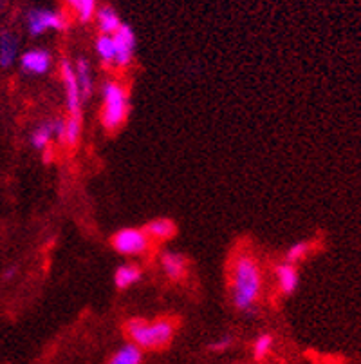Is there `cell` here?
Returning a JSON list of instances; mask_svg holds the SVG:
<instances>
[{
	"mask_svg": "<svg viewBox=\"0 0 361 364\" xmlns=\"http://www.w3.org/2000/svg\"><path fill=\"white\" fill-rule=\"evenodd\" d=\"M262 270L257 257L251 254H237L231 263V303L238 312H251L262 294Z\"/></svg>",
	"mask_w": 361,
	"mask_h": 364,
	"instance_id": "6da1fadb",
	"label": "cell"
},
{
	"mask_svg": "<svg viewBox=\"0 0 361 364\" xmlns=\"http://www.w3.org/2000/svg\"><path fill=\"white\" fill-rule=\"evenodd\" d=\"M60 76H62V84H64L65 109H67L64 145L74 149L82 140V132H84V109H82L84 97H82L78 80H76L74 65L67 58L60 60Z\"/></svg>",
	"mask_w": 361,
	"mask_h": 364,
	"instance_id": "7a4b0ae2",
	"label": "cell"
},
{
	"mask_svg": "<svg viewBox=\"0 0 361 364\" xmlns=\"http://www.w3.org/2000/svg\"><path fill=\"white\" fill-rule=\"evenodd\" d=\"M125 333L141 350H163L174 339L175 323L172 319H128Z\"/></svg>",
	"mask_w": 361,
	"mask_h": 364,
	"instance_id": "3957f363",
	"label": "cell"
},
{
	"mask_svg": "<svg viewBox=\"0 0 361 364\" xmlns=\"http://www.w3.org/2000/svg\"><path fill=\"white\" fill-rule=\"evenodd\" d=\"M130 114V97L121 82L107 80L101 85V125L107 132L123 127Z\"/></svg>",
	"mask_w": 361,
	"mask_h": 364,
	"instance_id": "277c9868",
	"label": "cell"
},
{
	"mask_svg": "<svg viewBox=\"0 0 361 364\" xmlns=\"http://www.w3.org/2000/svg\"><path fill=\"white\" fill-rule=\"evenodd\" d=\"M111 245L116 252L121 254V256L135 257L143 256L145 252H148L152 240L148 237V234L145 232V228L128 227L118 230V232L111 237Z\"/></svg>",
	"mask_w": 361,
	"mask_h": 364,
	"instance_id": "5b68a950",
	"label": "cell"
},
{
	"mask_svg": "<svg viewBox=\"0 0 361 364\" xmlns=\"http://www.w3.org/2000/svg\"><path fill=\"white\" fill-rule=\"evenodd\" d=\"M26 22L31 36H42L48 31H64L67 28V18L64 13L51 11V9H31Z\"/></svg>",
	"mask_w": 361,
	"mask_h": 364,
	"instance_id": "8992f818",
	"label": "cell"
},
{
	"mask_svg": "<svg viewBox=\"0 0 361 364\" xmlns=\"http://www.w3.org/2000/svg\"><path fill=\"white\" fill-rule=\"evenodd\" d=\"M114 38V68L118 69H127L130 68L132 60H134L135 53V33L132 31L130 26L121 24L118 31L112 35Z\"/></svg>",
	"mask_w": 361,
	"mask_h": 364,
	"instance_id": "52a82bcc",
	"label": "cell"
},
{
	"mask_svg": "<svg viewBox=\"0 0 361 364\" xmlns=\"http://www.w3.org/2000/svg\"><path fill=\"white\" fill-rule=\"evenodd\" d=\"M52 65V55L51 51L44 48H35L26 51L20 56V69L28 75H45Z\"/></svg>",
	"mask_w": 361,
	"mask_h": 364,
	"instance_id": "ba28073f",
	"label": "cell"
},
{
	"mask_svg": "<svg viewBox=\"0 0 361 364\" xmlns=\"http://www.w3.org/2000/svg\"><path fill=\"white\" fill-rule=\"evenodd\" d=\"M274 277H277L278 290L284 296H291V294L296 292L298 284H300V274H298L296 264L289 263V261H284V263L277 264V268H274Z\"/></svg>",
	"mask_w": 361,
	"mask_h": 364,
	"instance_id": "9c48e42d",
	"label": "cell"
},
{
	"mask_svg": "<svg viewBox=\"0 0 361 364\" xmlns=\"http://www.w3.org/2000/svg\"><path fill=\"white\" fill-rule=\"evenodd\" d=\"M161 268H163L165 276L168 279L179 281L187 276L188 261L181 252H172V250H168V252L161 254Z\"/></svg>",
	"mask_w": 361,
	"mask_h": 364,
	"instance_id": "30bf717a",
	"label": "cell"
},
{
	"mask_svg": "<svg viewBox=\"0 0 361 364\" xmlns=\"http://www.w3.org/2000/svg\"><path fill=\"white\" fill-rule=\"evenodd\" d=\"M72 65H74V75L76 80H78L79 91H82V97H84V100H87V98H91L92 91H94V75H92L91 62L85 56H79Z\"/></svg>",
	"mask_w": 361,
	"mask_h": 364,
	"instance_id": "8fae6325",
	"label": "cell"
},
{
	"mask_svg": "<svg viewBox=\"0 0 361 364\" xmlns=\"http://www.w3.org/2000/svg\"><path fill=\"white\" fill-rule=\"evenodd\" d=\"M143 277V268L139 267L138 263H125L119 264L116 268L114 274V284L118 290H127L130 287H134L135 283H139Z\"/></svg>",
	"mask_w": 361,
	"mask_h": 364,
	"instance_id": "7c38bea8",
	"label": "cell"
},
{
	"mask_svg": "<svg viewBox=\"0 0 361 364\" xmlns=\"http://www.w3.org/2000/svg\"><path fill=\"white\" fill-rule=\"evenodd\" d=\"M145 232L152 241H168L177 234V227L168 218H155L145 225Z\"/></svg>",
	"mask_w": 361,
	"mask_h": 364,
	"instance_id": "4fadbf2b",
	"label": "cell"
},
{
	"mask_svg": "<svg viewBox=\"0 0 361 364\" xmlns=\"http://www.w3.org/2000/svg\"><path fill=\"white\" fill-rule=\"evenodd\" d=\"M18 58V38L15 33H0V68H11Z\"/></svg>",
	"mask_w": 361,
	"mask_h": 364,
	"instance_id": "5bb4252c",
	"label": "cell"
},
{
	"mask_svg": "<svg viewBox=\"0 0 361 364\" xmlns=\"http://www.w3.org/2000/svg\"><path fill=\"white\" fill-rule=\"evenodd\" d=\"M55 140V118L42 122L31 132V145L36 151H49V145Z\"/></svg>",
	"mask_w": 361,
	"mask_h": 364,
	"instance_id": "9a60e30c",
	"label": "cell"
},
{
	"mask_svg": "<svg viewBox=\"0 0 361 364\" xmlns=\"http://www.w3.org/2000/svg\"><path fill=\"white\" fill-rule=\"evenodd\" d=\"M94 16L99 33H104V35H114L119 29V26L123 24L118 13H116L111 6H104V8L96 9Z\"/></svg>",
	"mask_w": 361,
	"mask_h": 364,
	"instance_id": "2e32d148",
	"label": "cell"
},
{
	"mask_svg": "<svg viewBox=\"0 0 361 364\" xmlns=\"http://www.w3.org/2000/svg\"><path fill=\"white\" fill-rule=\"evenodd\" d=\"M143 363V350L135 346L134 343L123 344L114 355L111 357L109 364H141Z\"/></svg>",
	"mask_w": 361,
	"mask_h": 364,
	"instance_id": "e0dca14e",
	"label": "cell"
},
{
	"mask_svg": "<svg viewBox=\"0 0 361 364\" xmlns=\"http://www.w3.org/2000/svg\"><path fill=\"white\" fill-rule=\"evenodd\" d=\"M94 49H96V55H98V58L101 60V64H104L105 68H112V65H114L116 49H114V38H112V35H104V33H101V35L96 38Z\"/></svg>",
	"mask_w": 361,
	"mask_h": 364,
	"instance_id": "ac0fdd59",
	"label": "cell"
},
{
	"mask_svg": "<svg viewBox=\"0 0 361 364\" xmlns=\"http://www.w3.org/2000/svg\"><path fill=\"white\" fill-rule=\"evenodd\" d=\"M311 250H313V245L309 241H296V243H293L286 250V261L296 264L298 261L306 259L311 254Z\"/></svg>",
	"mask_w": 361,
	"mask_h": 364,
	"instance_id": "d6986e66",
	"label": "cell"
},
{
	"mask_svg": "<svg viewBox=\"0 0 361 364\" xmlns=\"http://www.w3.org/2000/svg\"><path fill=\"white\" fill-rule=\"evenodd\" d=\"M273 348V337L270 333H260L253 343V357L257 360H262Z\"/></svg>",
	"mask_w": 361,
	"mask_h": 364,
	"instance_id": "ffe728a7",
	"label": "cell"
},
{
	"mask_svg": "<svg viewBox=\"0 0 361 364\" xmlns=\"http://www.w3.org/2000/svg\"><path fill=\"white\" fill-rule=\"evenodd\" d=\"M96 9H98V0H79V8L76 11L79 22H91L96 15Z\"/></svg>",
	"mask_w": 361,
	"mask_h": 364,
	"instance_id": "44dd1931",
	"label": "cell"
},
{
	"mask_svg": "<svg viewBox=\"0 0 361 364\" xmlns=\"http://www.w3.org/2000/svg\"><path fill=\"white\" fill-rule=\"evenodd\" d=\"M231 343H233V337H231V336H223V337H218L217 341H213V343L210 344V350H211V352H215V353L224 352V350L230 348Z\"/></svg>",
	"mask_w": 361,
	"mask_h": 364,
	"instance_id": "7402d4cb",
	"label": "cell"
},
{
	"mask_svg": "<svg viewBox=\"0 0 361 364\" xmlns=\"http://www.w3.org/2000/svg\"><path fill=\"white\" fill-rule=\"evenodd\" d=\"M65 4L69 6V8L72 9V11H78V8H79V0H65Z\"/></svg>",
	"mask_w": 361,
	"mask_h": 364,
	"instance_id": "603a6c76",
	"label": "cell"
},
{
	"mask_svg": "<svg viewBox=\"0 0 361 364\" xmlns=\"http://www.w3.org/2000/svg\"><path fill=\"white\" fill-rule=\"evenodd\" d=\"M13 276H15V268H11V270H8V272H6V279H11Z\"/></svg>",
	"mask_w": 361,
	"mask_h": 364,
	"instance_id": "cb8c5ba5",
	"label": "cell"
}]
</instances>
